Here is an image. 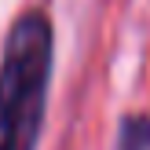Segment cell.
Wrapping results in <instances>:
<instances>
[{"instance_id": "obj_1", "label": "cell", "mask_w": 150, "mask_h": 150, "mask_svg": "<svg viewBox=\"0 0 150 150\" xmlns=\"http://www.w3.org/2000/svg\"><path fill=\"white\" fill-rule=\"evenodd\" d=\"M51 73V26L44 15H22L0 59V150H33L44 121Z\"/></svg>"}, {"instance_id": "obj_2", "label": "cell", "mask_w": 150, "mask_h": 150, "mask_svg": "<svg viewBox=\"0 0 150 150\" xmlns=\"http://www.w3.org/2000/svg\"><path fill=\"white\" fill-rule=\"evenodd\" d=\"M125 150H146L150 146V121H128L125 128Z\"/></svg>"}]
</instances>
